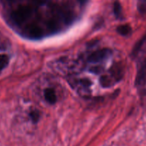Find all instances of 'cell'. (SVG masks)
I'll return each instance as SVG.
<instances>
[{"mask_svg":"<svg viewBox=\"0 0 146 146\" xmlns=\"http://www.w3.org/2000/svg\"><path fill=\"white\" fill-rule=\"evenodd\" d=\"M135 85L137 87H143L146 85V59L142 63L137 71L135 78Z\"/></svg>","mask_w":146,"mask_h":146,"instance_id":"obj_3","label":"cell"},{"mask_svg":"<svg viewBox=\"0 0 146 146\" xmlns=\"http://www.w3.org/2000/svg\"><path fill=\"white\" fill-rule=\"evenodd\" d=\"M100 82L102 86L103 87H109L112 84L111 79H110V78L107 76H101Z\"/></svg>","mask_w":146,"mask_h":146,"instance_id":"obj_8","label":"cell"},{"mask_svg":"<svg viewBox=\"0 0 146 146\" xmlns=\"http://www.w3.org/2000/svg\"><path fill=\"white\" fill-rule=\"evenodd\" d=\"M81 3H84L86 1V0H79Z\"/></svg>","mask_w":146,"mask_h":146,"instance_id":"obj_13","label":"cell"},{"mask_svg":"<svg viewBox=\"0 0 146 146\" xmlns=\"http://www.w3.org/2000/svg\"><path fill=\"white\" fill-rule=\"evenodd\" d=\"M113 10H114L115 15L117 17H120L122 13V8L120 2L118 1H115L113 6Z\"/></svg>","mask_w":146,"mask_h":146,"instance_id":"obj_9","label":"cell"},{"mask_svg":"<svg viewBox=\"0 0 146 146\" xmlns=\"http://www.w3.org/2000/svg\"><path fill=\"white\" fill-rule=\"evenodd\" d=\"M9 58L6 54H0V71H2L9 64Z\"/></svg>","mask_w":146,"mask_h":146,"instance_id":"obj_7","label":"cell"},{"mask_svg":"<svg viewBox=\"0 0 146 146\" xmlns=\"http://www.w3.org/2000/svg\"><path fill=\"white\" fill-rule=\"evenodd\" d=\"M117 32L123 36H126L129 34L131 31V27L127 24H123V25L119 26L117 29Z\"/></svg>","mask_w":146,"mask_h":146,"instance_id":"obj_6","label":"cell"},{"mask_svg":"<svg viewBox=\"0 0 146 146\" xmlns=\"http://www.w3.org/2000/svg\"><path fill=\"white\" fill-rule=\"evenodd\" d=\"M30 116H31V118L32 119V121H34V122H37L39 119V117H40V115H39V113L37 111H33L30 113Z\"/></svg>","mask_w":146,"mask_h":146,"instance_id":"obj_10","label":"cell"},{"mask_svg":"<svg viewBox=\"0 0 146 146\" xmlns=\"http://www.w3.org/2000/svg\"><path fill=\"white\" fill-rule=\"evenodd\" d=\"M43 30L37 24H31L27 28V34L31 38H40L42 35Z\"/></svg>","mask_w":146,"mask_h":146,"instance_id":"obj_4","label":"cell"},{"mask_svg":"<svg viewBox=\"0 0 146 146\" xmlns=\"http://www.w3.org/2000/svg\"><path fill=\"white\" fill-rule=\"evenodd\" d=\"M33 13L32 7L24 5L18 7L11 14V19L14 24L20 25L27 21Z\"/></svg>","mask_w":146,"mask_h":146,"instance_id":"obj_1","label":"cell"},{"mask_svg":"<svg viewBox=\"0 0 146 146\" xmlns=\"http://www.w3.org/2000/svg\"><path fill=\"white\" fill-rule=\"evenodd\" d=\"M111 53L110 50L107 48H102V49L97 50L94 52L92 53L88 57V61L91 63H97L102 61L104 58L108 56L109 54Z\"/></svg>","mask_w":146,"mask_h":146,"instance_id":"obj_2","label":"cell"},{"mask_svg":"<svg viewBox=\"0 0 146 146\" xmlns=\"http://www.w3.org/2000/svg\"><path fill=\"white\" fill-rule=\"evenodd\" d=\"M80 82H81V84H82L83 86H84V87L90 86V84H91V82H90L89 80L86 79V78H82Z\"/></svg>","mask_w":146,"mask_h":146,"instance_id":"obj_11","label":"cell"},{"mask_svg":"<svg viewBox=\"0 0 146 146\" xmlns=\"http://www.w3.org/2000/svg\"><path fill=\"white\" fill-rule=\"evenodd\" d=\"M44 98L49 104H54L57 101V96L54 89L51 88H46L44 91Z\"/></svg>","mask_w":146,"mask_h":146,"instance_id":"obj_5","label":"cell"},{"mask_svg":"<svg viewBox=\"0 0 146 146\" xmlns=\"http://www.w3.org/2000/svg\"><path fill=\"white\" fill-rule=\"evenodd\" d=\"M35 1L36 4H44V2L46 1V0H34Z\"/></svg>","mask_w":146,"mask_h":146,"instance_id":"obj_12","label":"cell"}]
</instances>
